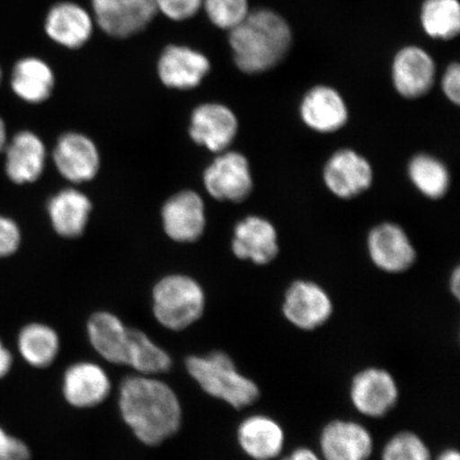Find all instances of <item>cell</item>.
I'll return each instance as SVG.
<instances>
[{
    "label": "cell",
    "mask_w": 460,
    "mask_h": 460,
    "mask_svg": "<svg viewBox=\"0 0 460 460\" xmlns=\"http://www.w3.org/2000/svg\"><path fill=\"white\" fill-rule=\"evenodd\" d=\"M120 416L142 444L159 446L177 434L182 408L175 391L155 376L137 374L119 387Z\"/></svg>",
    "instance_id": "cell-1"
},
{
    "label": "cell",
    "mask_w": 460,
    "mask_h": 460,
    "mask_svg": "<svg viewBox=\"0 0 460 460\" xmlns=\"http://www.w3.org/2000/svg\"><path fill=\"white\" fill-rule=\"evenodd\" d=\"M235 66L245 74L272 70L289 53L292 31L283 16L272 10L252 11L230 31Z\"/></svg>",
    "instance_id": "cell-2"
},
{
    "label": "cell",
    "mask_w": 460,
    "mask_h": 460,
    "mask_svg": "<svg viewBox=\"0 0 460 460\" xmlns=\"http://www.w3.org/2000/svg\"><path fill=\"white\" fill-rule=\"evenodd\" d=\"M187 371L207 394L227 402L235 410L254 404L261 395L257 384L240 373L226 353L189 356Z\"/></svg>",
    "instance_id": "cell-3"
},
{
    "label": "cell",
    "mask_w": 460,
    "mask_h": 460,
    "mask_svg": "<svg viewBox=\"0 0 460 460\" xmlns=\"http://www.w3.org/2000/svg\"><path fill=\"white\" fill-rule=\"evenodd\" d=\"M206 297L203 288L186 275H170L153 291V313L161 326L183 331L203 316Z\"/></svg>",
    "instance_id": "cell-4"
},
{
    "label": "cell",
    "mask_w": 460,
    "mask_h": 460,
    "mask_svg": "<svg viewBox=\"0 0 460 460\" xmlns=\"http://www.w3.org/2000/svg\"><path fill=\"white\" fill-rule=\"evenodd\" d=\"M281 309L296 329L314 331L332 318L333 304L324 288L314 281L296 280L288 288Z\"/></svg>",
    "instance_id": "cell-5"
},
{
    "label": "cell",
    "mask_w": 460,
    "mask_h": 460,
    "mask_svg": "<svg viewBox=\"0 0 460 460\" xmlns=\"http://www.w3.org/2000/svg\"><path fill=\"white\" fill-rule=\"evenodd\" d=\"M349 398L355 410L369 418H382L399 401V387L393 374L381 367H367L350 383Z\"/></svg>",
    "instance_id": "cell-6"
},
{
    "label": "cell",
    "mask_w": 460,
    "mask_h": 460,
    "mask_svg": "<svg viewBox=\"0 0 460 460\" xmlns=\"http://www.w3.org/2000/svg\"><path fill=\"white\" fill-rule=\"evenodd\" d=\"M374 180L369 161L353 149L333 153L324 166L323 181L332 194L352 199L369 190Z\"/></svg>",
    "instance_id": "cell-7"
},
{
    "label": "cell",
    "mask_w": 460,
    "mask_h": 460,
    "mask_svg": "<svg viewBox=\"0 0 460 460\" xmlns=\"http://www.w3.org/2000/svg\"><path fill=\"white\" fill-rule=\"evenodd\" d=\"M367 245L374 266L384 272L402 273L416 262L415 246L398 224H378L367 234Z\"/></svg>",
    "instance_id": "cell-8"
},
{
    "label": "cell",
    "mask_w": 460,
    "mask_h": 460,
    "mask_svg": "<svg viewBox=\"0 0 460 460\" xmlns=\"http://www.w3.org/2000/svg\"><path fill=\"white\" fill-rule=\"evenodd\" d=\"M97 24L109 36L128 38L157 14L155 0H92Z\"/></svg>",
    "instance_id": "cell-9"
},
{
    "label": "cell",
    "mask_w": 460,
    "mask_h": 460,
    "mask_svg": "<svg viewBox=\"0 0 460 460\" xmlns=\"http://www.w3.org/2000/svg\"><path fill=\"white\" fill-rule=\"evenodd\" d=\"M204 182L212 198L234 203L249 198L254 187L249 160L237 152L218 156L206 170Z\"/></svg>",
    "instance_id": "cell-10"
},
{
    "label": "cell",
    "mask_w": 460,
    "mask_h": 460,
    "mask_svg": "<svg viewBox=\"0 0 460 460\" xmlns=\"http://www.w3.org/2000/svg\"><path fill=\"white\" fill-rule=\"evenodd\" d=\"M391 73L395 91L404 99L417 100L433 88L436 63L427 50L406 46L394 56Z\"/></svg>",
    "instance_id": "cell-11"
},
{
    "label": "cell",
    "mask_w": 460,
    "mask_h": 460,
    "mask_svg": "<svg viewBox=\"0 0 460 460\" xmlns=\"http://www.w3.org/2000/svg\"><path fill=\"white\" fill-rule=\"evenodd\" d=\"M111 377L94 362H76L63 374V396L68 404L80 410L102 404L111 394Z\"/></svg>",
    "instance_id": "cell-12"
},
{
    "label": "cell",
    "mask_w": 460,
    "mask_h": 460,
    "mask_svg": "<svg viewBox=\"0 0 460 460\" xmlns=\"http://www.w3.org/2000/svg\"><path fill=\"white\" fill-rule=\"evenodd\" d=\"M320 451L323 460H369L372 435L358 422L333 420L321 431Z\"/></svg>",
    "instance_id": "cell-13"
},
{
    "label": "cell",
    "mask_w": 460,
    "mask_h": 460,
    "mask_svg": "<svg viewBox=\"0 0 460 460\" xmlns=\"http://www.w3.org/2000/svg\"><path fill=\"white\" fill-rule=\"evenodd\" d=\"M300 117L309 129L319 134H332L347 125L349 108L336 89L315 85L303 97Z\"/></svg>",
    "instance_id": "cell-14"
},
{
    "label": "cell",
    "mask_w": 460,
    "mask_h": 460,
    "mask_svg": "<svg viewBox=\"0 0 460 460\" xmlns=\"http://www.w3.org/2000/svg\"><path fill=\"white\" fill-rule=\"evenodd\" d=\"M232 246L239 259L266 266L279 255V234L267 218L251 216L235 226Z\"/></svg>",
    "instance_id": "cell-15"
},
{
    "label": "cell",
    "mask_w": 460,
    "mask_h": 460,
    "mask_svg": "<svg viewBox=\"0 0 460 460\" xmlns=\"http://www.w3.org/2000/svg\"><path fill=\"white\" fill-rule=\"evenodd\" d=\"M238 128L237 117L229 108L220 103H206L195 109L190 135L199 146L220 153L232 144Z\"/></svg>",
    "instance_id": "cell-16"
},
{
    "label": "cell",
    "mask_w": 460,
    "mask_h": 460,
    "mask_svg": "<svg viewBox=\"0 0 460 460\" xmlns=\"http://www.w3.org/2000/svg\"><path fill=\"white\" fill-rule=\"evenodd\" d=\"M210 70L207 58L185 46H169L161 55L158 73L170 88L187 90L198 86Z\"/></svg>",
    "instance_id": "cell-17"
},
{
    "label": "cell",
    "mask_w": 460,
    "mask_h": 460,
    "mask_svg": "<svg viewBox=\"0 0 460 460\" xmlns=\"http://www.w3.org/2000/svg\"><path fill=\"white\" fill-rule=\"evenodd\" d=\"M166 234L178 243L198 240L205 229L203 200L191 191L178 193L166 201L163 209Z\"/></svg>",
    "instance_id": "cell-18"
},
{
    "label": "cell",
    "mask_w": 460,
    "mask_h": 460,
    "mask_svg": "<svg viewBox=\"0 0 460 460\" xmlns=\"http://www.w3.org/2000/svg\"><path fill=\"white\" fill-rule=\"evenodd\" d=\"M238 444L247 456L254 460H273L284 451L283 427L271 417L252 415L240 423Z\"/></svg>",
    "instance_id": "cell-19"
},
{
    "label": "cell",
    "mask_w": 460,
    "mask_h": 460,
    "mask_svg": "<svg viewBox=\"0 0 460 460\" xmlns=\"http://www.w3.org/2000/svg\"><path fill=\"white\" fill-rule=\"evenodd\" d=\"M129 330L118 315L107 312L92 314L86 324L92 348L109 364L119 366H128Z\"/></svg>",
    "instance_id": "cell-20"
},
{
    "label": "cell",
    "mask_w": 460,
    "mask_h": 460,
    "mask_svg": "<svg viewBox=\"0 0 460 460\" xmlns=\"http://www.w3.org/2000/svg\"><path fill=\"white\" fill-rule=\"evenodd\" d=\"M54 158L62 176L73 182L91 181L100 168L99 152L94 143L83 135L61 137Z\"/></svg>",
    "instance_id": "cell-21"
},
{
    "label": "cell",
    "mask_w": 460,
    "mask_h": 460,
    "mask_svg": "<svg viewBox=\"0 0 460 460\" xmlns=\"http://www.w3.org/2000/svg\"><path fill=\"white\" fill-rule=\"evenodd\" d=\"M45 29L55 42L68 49H78L90 39L93 22L78 4L61 3L50 9Z\"/></svg>",
    "instance_id": "cell-22"
},
{
    "label": "cell",
    "mask_w": 460,
    "mask_h": 460,
    "mask_svg": "<svg viewBox=\"0 0 460 460\" xmlns=\"http://www.w3.org/2000/svg\"><path fill=\"white\" fill-rule=\"evenodd\" d=\"M5 157V172L11 181L20 185L36 181L44 169V144L31 132H20L11 141Z\"/></svg>",
    "instance_id": "cell-23"
},
{
    "label": "cell",
    "mask_w": 460,
    "mask_h": 460,
    "mask_svg": "<svg viewBox=\"0 0 460 460\" xmlns=\"http://www.w3.org/2000/svg\"><path fill=\"white\" fill-rule=\"evenodd\" d=\"M91 211V203L76 190H65L50 200L49 212L58 234L66 238L84 233Z\"/></svg>",
    "instance_id": "cell-24"
},
{
    "label": "cell",
    "mask_w": 460,
    "mask_h": 460,
    "mask_svg": "<svg viewBox=\"0 0 460 460\" xmlns=\"http://www.w3.org/2000/svg\"><path fill=\"white\" fill-rule=\"evenodd\" d=\"M58 332L43 323H31L22 327L17 337V348L29 366L44 369L54 364L60 352Z\"/></svg>",
    "instance_id": "cell-25"
},
{
    "label": "cell",
    "mask_w": 460,
    "mask_h": 460,
    "mask_svg": "<svg viewBox=\"0 0 460 460\" xmlns=\"http://www.w3.org/2000/svg\"><path fill=\"white\" fill-rule=\"evenodd\" d=\"M11 84L22 100L42 102L49 99L53 91L54 74L42 60L27 58L16 63Z\"/></svg>",
    "instance_id": "cell-26"
},
{
    "label": "cell",
    "mask_w": 460,
    "mask_h": 460,
    "mask_svg": "<svg viewBox=\"0 0 460 460\" xmlns=\"http://www.w3.org/2000/svg\"><path fill=\"white\" fill-rule=\"evenodd\" d=\"M408 177L423 197L439 199L450 188L451 176L441 160L429 154H418L408 164Z\"/></svg>",
    "instance_id": "cell-27"
},
{
    "label": "cell",
    "mask_w": 460,
    "mask_h": 460,
    "mask_svg": "<svg viewBox=\"0 0 460 460\" xmlns=\"http://www.w3.org/2000/svg\"><path fill=\"white\" fill-rule=\"evenodd\" d=\"M128 366L141 376H155L170 371L172 358L146 332L130 329Z\"/></svg>",
    "instance_id": "cell-28"
},
{
    "label": "cell",
    "mask_w": 460,
    "mask_h": 460,
    "mask_svg": "<svg viewBox=\"0 0 460 460\" xmlns=\"http://www.w3.org/2000/svg\"><path fill=\"white\" fill-rule=\"evenodd\" d=\"M420 22L431 39L452 40L460 31V4L458 0H425Z\"/></svg>",
    "instance_id": "cell-29"
},
{
    "label": "cell",
    "mask_w": 460,
    "mask_h": 460,
    "mask_svg": "<svg viewBox=\"0 0 460 460\" xmlns=\"http://www.w3.org/2000/svg\"><path fill=\"white\" fill-rule=\"evenodd\" d=\"M382 460H431L429 447L412 431H401L383 448Z\"/></svg>",
    "instance_id": "cell-30"
},
{
    "label": "cell",
    "mask_w": 460,
    "mask_h": 460,
    "mask_svg": "<svg viewBox=\"0 0 460 460\" xmlns=\"http://www.w3.org/2000/svg\"><path fill=\"white\" fill-rule=\"evenodd\" d=\"M203 5L212 24L229 31L251 13L249 0H204Z\"/></svg>",
    "instance_id": "cell-31"
},
{
    "label": "cell",
    "mask_w": 460,
    "mask_h": 460,
    "mask_svg": "<svg viewBox=\"0 0 460 460\" xmlns=\"http://www.w3.org/2000/svg\"><path fill=\"white\" fill-rule=\"evenodd\" d=\"M204 0H155L158 11L174 21L188 20L197 14Z\"/></svg>",
    "instance_id": "cell-32"
},
{
    "label": "cell",
    "mask_w": 460,
    "mask_h": 460,
    "mask_svg": "<svg viewBox=\"0 0 460 460\" xmlns=\"http://www.w3.org/2000/svg\"><path fill=\"white\" fill-rule=\"evenodd\" d=\"M0 460H31V448L24 441L0 427Z\"/></svg>",
    "instance_id": "cell-33"
},
{
    "label": "cell",
    "mask_w": 460,
    "mask_h": 460,
    "mask_svg": "<svg viewBox=\"0 0 460 460\" xmlns=\"http://www.w3.org/2000/svg\"><path fill=\"white\" fill-rule=\"evenodd\" d=\"M21 241L20 229L10 218L0 216V258L14 254Z\"/></svg>",
    "instance_id": "cell-34"
},
{
    "label": "cell",
    "mask_w": 460,
    "mask_h": 460,
    "mask_svg": "<svg viewBox=\"0 0 460 460\" xmlns=\"http://www.w3.org/2000/svg\"><path fill=\"white\" fill-rule=\"evenodd\" d=\"M441 88L447 99L454 105L460 102V66L457 62L448 66L441 80Z\"/></svg>",
    "instance_id": "cell-35"
},
{
    "label": "cell",
    "mask_w": 460,
    "mask_h": 460,
    "mask_svg": "<svg viewBox=\"0 0 460 460\" xmlns=\"http://www.w3.org/2000/svg\"><path fill=\"white\" fill-rule=\"evenodd\" d=\"M13 356L10 350L4 347V344L0 341V379L5 377L13 369Z\"/></svg>",
    "instance_id": "cell-36"
},
{
    "label": "cell",
    "mask_w": 460,
    "mask_h": 460,
    "mask_svg": "<svg viewBox=\"0 0 460 460\" xmlns=\"http://www.w3.org/2000/svg\"><path fill=\"white\" fill-rule=\"evenodd\" d=\"M283 460H323L309 447H297Z\"/></svg>",
    "instance_id": "cell-37"
},
{
    "label": "cell",
    "mask_w": 460,
    "mask_h": 460,
    "mask_svg": "<svg viewBox=\"0 0 460 460\" xmlns=\"http://www.w3.org/2000/svg\"><path fill=\"white\" fill-rule=\"evenodd\" d=\"M450 290L456 298L460 296V270L457 267L454 270L450 279Z\"/></svg>",
    "instance_id": "cell-38"
},
{
    "label": "cell",
    "mask_w": 460,
    "mask_h": 460,
    "mask_svg": "<svg viewBox=\"0 0 460 460\" xmlns=\"http://www.w3.org/2000/svg\"><path fill=\"white\" fill-rule=\"evenodd\" d=\"M436 460H460V454L456 448H447Z\"/></svg>",
    "instance_id": "cell-39"
},
{
    "label": "cell",
    "mask_w": 460,
    "mask_h": 460,
    "mask_svg": "<svg viewBox=\"0 0 460 460\" xmlns=\"http://www.w3.org/2000/svg\"><path fill=\"white\" fill-rule=\"evenodd\" d=\"M5 141H7V132H5L4 120L0 119V151L4 147Z\"/></svg>",
    "instance_id": "cell-40"
},
{
    "label": "cell",
    "mask_w": 460,
    "mask_h": 460,
    "mask_svg": "<svg viewBox=\"0 0 460 460\" xmlns=\"http://www.w3.org/2000/svg\"><path fill=\"white\" fill-rule=\"evenodd\" d=\"M0 79H2V70H0Z\"/></svg>",
    "instance_id": "cell-41"
}]
</instances>
